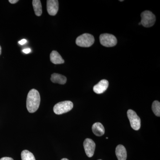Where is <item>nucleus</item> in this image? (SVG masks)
Masks as SVG:
<instances>
[{
    "label": "nucleus",
    "mask_w": 160,
    "mask_h": 160,
    "mask_svg": "<svg viewBox=\"0 0 160 160\" xmlns=\"http://www.w3.org/2000/svg\"><path fill=\"white\" fill-rule=\"evenodd\" d=\"M92 131L95 135L102 136L105 133V128L102 123H95L92 126Z\"/></svg>",
    "instance_id": "nucleus-12"
},
{
    "label": "nucleus",
    "mask_w": 160,
    "mask_h": 160,
    "mask_svg": "<svg viewBox=\"0 0 160 160\" xmlns=\"http://www.w3.org/2000/svg\"><path fill=\"white\" fill-rule=\"evenodd\" d=\"M2 53V48H1V46H0V55Z\"/></svg>",
    "instance_id": "nucleus-21"
},
{
    "label": "nucleus",
    "mask_w": 160,
    "mask_h": 160,
    "mask_svg": "<svg viewBox=\"0 0 160 160\" xmlns=\"http://www.w3.org/2000/svg\"><path fill=\"white\" fill-rule=\"evenodd\" d=\"M61 160H68V159H67V158H63V159H62Z\"/></svg>",
    "instance_id": "nucleus-22"
},
{
    "label": "nucleus",
    "mask_w": 160,
    "mask_h": 160,
    "mask_svg": "<svg viewBox=\"0 0 160 160\" xmlns=\"http://www.w3.org/2000/svg\"><path fill=\"white\" fill-rule=\"evenodd\" d=\"M142 20L141 25L146 28H149L154 25L156 22V17L151 11L146 10L141 14Z\"/></svg>",
    "instance_id": "nucleus-4"
},
{
    "label": "nucleus",
    "mask_w": 160,
    "mask_h": 160,
    "mask_svg": "<svg viewBox=\"0 0 160 160\" xmlns=\"http://www.w3.org/2000/svg\"><path fill=\"white\" fill-rule=\"evenodd\" d=\"M73 107V103L71 101H63L55 105L53 107V111L55 114H62L70 111Z\"/></svg>",
    "instance_id": "nucleus-2"
},
{
    "label": "nucleus",
    "mask_w": 160,
    "mask_h": 160,
    "mask_svg": "<svg viewBox=\"0 0 160 160\" xmlns=\"http://www.w3.org/2000/svg\"><path fill=\"white\" fill-rule=\"evenodd\" d=\"M101 160V159H99V160Z\"/></svg>",
    "instance_id": "nucleus-26"
},
{
    "label": "nucleus",
    "mask_w": 160,
    "mask_h": 160,
    "mask_svg": "<svg viewBox=\"0 0 160 160\" xmlns=\"http://www.w3.org/2000/svg\"><path fill=\"white\" fill-rule=\"evenodd\" d=\"M106 138V139H108V138H107H107Z\"/></svg>",
    "instance_id": "nucleus-25"
},
{
    "label": "nucleus",
    "mask_w": 160,
    "mask_h": 160,
    "mask_svg": "<svg viewBox=\"0 0 160 160\" xmlns=\"http://www.w3.org/2000/svg\"><path fill=\"white\" fill-rule=\"evenodd\" d=\"M94 37L89 33H84L78 37L76 43L78 46L82 47H89L94 42Z\"/></svg>",
    "instance_id": "nucleus-3"
},
{
    "label": "nucleus",
    "mask_w": 160,
    "mask_h": 160,
    "mask_svg": "<svg viewBox=\"0 0 160 160\" xmlns=\"http://www.w3.org/2000/svg\"><path fill=\"white\" fill-rule=\"evenodd\" d=\"M139 25H141V22H140L139 23Z\"/></svg>",
    "instance_id": "nucleus-23"
},
{
    "label": "nucleus",
    "mask_w": 160,
    "mask_h": 160,
    "mask_svg": "<svg viewBox=\"0 0 160 160\" xmlns=\"http://www.w3.org/2000/svg\"><path fill=\"white\" fill-rule=\"evenodd\" d=\"M32 6L36 15L40 16L42 13V4L40 0H33L32 2Z\"/></svg>",
    "instance_id": "nucleus-14"
},
{
    "label": "nucleus",
    "mask_w": 160,
    "mask_h": 160,
    "mask_svg": "<svg viewBox=\"0 0 160 160\" xmlns=\"http://www.w3.org/2000/svg\"><path fill=\"white\" fill-rule=\"evenodd\" d=\"M100 42L101 45L106 47L115 46L117 44V39L114 35L109 33H104L100 36Z\"/></svg>",
    "instance_id": "nucleus-5"
},
{
    "label": "nucleus",
    "mask_w": 160,
    "mask_h": 160,
    "mask_svg": "<svg viewBox=\"0 0 160 160\" xmlns=\"http://www.w3.org/2000/svg\"><path fill=\"white\" fill-rule=\"evenodd\" d=\"M51 81L52 82L54 83L64 85L67 82V78L65 76L62 75L54 73L52 74Z\"/></svg>",
    "instance_id": "nucleus-11"
},
{
    "label": "nucleus",
    "mask_w": 160,
    "mask_h": 160,
    "mask_svg": "<svg viewBox=\"0 0 160 160\" xmlns=\"http://www.w3.org/2000/svg\"><path fill=\"white\" fill-rule=\"evenodd\" d=\"M9 2L11 4H15L17 3L18 1V0H9Z\"/></svg>",
    "instance_id": "nucleus-20"
},
{
    "label": "nucleus",
    "mask_w": 160,
    "mask_h": 160,
    "mask_svg": "<svg viewBox=\"0 0 160 160\" xmlns=\"http://www.w3.org/2000/svg\"><path fill=\"white\" fill-rule=\"evenodd\" d=\"M109 86V82L107 80L103 79L100 81L97 84L94 86L93 91L97 94H102L106 91Z\"/></svg>",
    "instance_id": "nucleus-9"
},
{
    "label": "nucleus",
    "mask_w": 160,
    "mask_h": 160,
    "mask_svg": "<svg viewBox=\"0 0 160 160\" xmlns=\"http://www.w3.org/2000/svg\"><path fill=\"white\" fill-rule=\"evenodd\" d=\"M0 160H13V159L11 158L4 157L0 159Z\"/></svg>",
    "instance_id": "nucleus-19"
},
{
    "label": "nucleus",
    "mask_w": 160,
    "mask_h": 160,
    "mask_svg": "<svg viewBox=\"0 0 160 160\" xmlns=\"http://www.w3.org/2000/svg\"><path fill=\"white\" fill-rule=\"evenodd\" d=\"M21 158L22 160H36L33 154L27 150L22 151Z\"/></svg>",
    "instance_id": "nucleus-15"
},
{
    "label": "nucleus",
    "mask_w": 160,
    "mask_h": 160,
    "mask_svg": "<svg viewBox=\"0 0 160 160\" xmlns=\"http://www.w3.org/2000/svg\"><path fill=\"white\" fill-rule=\"evenodd\" d=\"M50 59L52 62L54 64H63L65 62V61L59 53L55 50L52 52L50 53Z\"/></svg>",
    "instance_id": "nucleus-13"
},
{
    "label": "nucleus",
    "mask_w": 160,
    "mask_h": 160,
    "mask_svg": "<svg viewBox=\"0 0 160 160\" xmlns=\"http://www.w3.org/2000/svg\"><path fill=\"white\" fill-rule=\"evenodd\" d=\"M152 109L153 113L156 116L159 117L160 116V103L158 101H155L153 102L152 106Z\"/></svg>",
    "instance_id": "nucleus-16"
},
{
    "label": "nucleus",
    "mask_w": 160,
    "mask_h": 160,
    "mask_svg": "<svg viewBox=\"0 0 160 160\" xmlns=\"http://www.w3.org/2000/svg\"><path fill=\"white\" fill-rule=\"evenodd\" d=\"M26 42H27V40L24 39L21 40V41H19V42H18V43L20 45H24L25 43H26Z\"/></svg>",
    "instance_id": "nucleus-18"
},
{
    "label": "nucleus",
    "mask_w": 160,
    "mask_h": 160,
    "mask_svg": "<svg viewBox=\"0 0 160 160\" xmlns=\"http://www.w3.org/2000/svg\"><path fill=\"white\" fill-rule=\"evenodd\" d=\"M41 98L39 92L35 89H32L27 95L26 107L30 113L35 112L39 107Z\"/></svg>",
    "instance_id": "nucleus-1"
},
{
    "label": "nucleus",
    "mask_w": 160,
    "mask_h": 160,
    "mask_svg": "<svg viewBox=\"0 0 160 160\" xmlns=\"http://www.w3.org/2000/svg\"><path fill=\"white\" fill-rule=\"evenodd\" d=\"M120 1V2H123V1H123H123Z\"/></svg>",
    "instance_id": "nucleus-24"
},
{
    "label": "nucleus",
    "mask_w": 160,
    "mask_h": 160,
    "mask_svg": "<svg viewBox=\"0 0 160 160\" xmlns=\"http://www.w3.org/2000/svg\"><path fill=\"white\" fill-rule=\"evenodd\" d=\"M59 8V2L57 0L47 1V10L51 16H55L57 13Z\"/></svg>",
    "instance_id": "nucleus-8"
},
{
    "label": "nucleus",
    "mask_w": 160,
    "mask_h": 160,
    "mask_svg": "<svg viewBox=\"0 0 160 160\" xmlns=\"http://www.w3.org/2000/svg\"><path fill=\"white\" fill-rule=\"evenodd\" d=\"M116 155L118 160H126L127 152L123 145H119L117 146L115 150Z\"/></svg>",
    "instance_id": "nucleus-10"
},
{
    "label": "nucleus",
    "mask_w": 160,
    "mask_h": 160,
    "mask_svg": "<svg viewBox=\"0 0 160 160\" xmlns=\"http://www.w3.org/2000/svg\"><path fill=\"white\" fill-rule=\"evenodd\" d=\"M84 149L86 155L89 158H91L94 155L96 145L93 140L89 138H86L83 143Z\"/></svg>",
    "instance_id": "nucleus-7"
},
{
    "label": "nucleus",
    "mask_w": 160,
    "mask_h": 160,
    "mask_svg": "<svg viewBox=\"0 0 160 160\" xmlns=\"http://www.w3.org/2000/svg\"><path fill=\"white\" fill-rule=\"evenodd\" d=\"M22 52H24V53H26V54H28V53L31 52V49H29V48H28V49H23Z\"/></svg>",
    "instance_id": "nucleus-17"
},
{
    "label": "nucleus",
    "mask_w": 160,
    "mask_h": 160,
    "mask_svg": "<svg viewBox=\"0 0 160 160\" xmlns=\"http://www.w3.org/2000/svg\"><path fill=\"white\" fill-rule=\"evenodd\" d=\"M127 116L132 128L135 130H138L141 127V121L136 112L132 109H129L127 111Z\"/></svg>",
    "instance_id": "nucleus-6"
}]
</instances>
